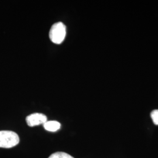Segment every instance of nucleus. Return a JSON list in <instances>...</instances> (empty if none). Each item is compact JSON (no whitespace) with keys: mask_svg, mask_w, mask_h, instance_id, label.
<instances>
[{"mask_svg":"<svg viewBox=\"0 0 158 158\" xmlns=\"http://www.w3.org/2000/svg\"><path fill=\"white\" fill-rule=\"evenodd\" d=\"M66 35V27L62 22L54 23L49 31V38L51 41L56 44H62Z\"/></svg>","mask_w":158,"mask_h":158,"instance_id":"obj_1","label":"nucleus"},{"mask_svg":"<svg viewBox=\"0 0 158 158\" xmlns=\"http://www.w3.org/2000/svg\"><path fill=\"white\" fill-rule=\"evenodd\" d=\"M19 142L17 133L11 131H0V148H11Z\"/></svg>","mask_w":158,"mask_h":158,"instance_id":"obj_2","label":"nucleus"},{"mask_svg":"<svg viewBox=\"0 0 158 158\" xmlns=\"http://www.w3.org/2000/svg\"><path fill=\"white\" fill-rule=\"evenodd\" d=\"M47 121V117L45 114L41 113H34L29 115L26 118V122L29 127L44 124Z\"/></svg>","mask_w":158,"mask_h":158,"instance_id":"obj_3","label":"nucleus"},{"mask_svg":"<svg viewBox=\"0 0 158 158\" xmlns=\"http://www.w3.org/2000/svg\"><path fill=\"white\" fill-rule=\"evenodd\" d=\"M43 125L44 128L50 132H55L60 128V124L56 121H47Z\"/></svg>","mask_w":158,"mask_h":158,"instance_id":"obj_4","label":"nucleus"},{"mask_svg":"<svg viewBox=\"0 0 158 158\" xmlns=\"http://www.w3.org/2000/svg\"><path fill=\"white\" fill-rule=\"evenodd\" d=\"M48 158H74L71 155H69L67 153L62 152H57L53 153Z\"/></svg>","mask_w":158,"mask_h":158,"instance_id":"obj_5","label":"nucleus"},{"mask_svg":"<svg viewBox=\"0 0 158 158\" xmlns=\"http://www.w3.org/2000/svg\"><path fill=\"white\" fill-rule=\"evenodd\" d=\"M151 117L152 118L153 123L158 125V110H153L151 113Z\"/></svg>","mask_w":158,"mask_h":158,"instance_id":"obj_6","label":"nucleus"}]
</instances>
